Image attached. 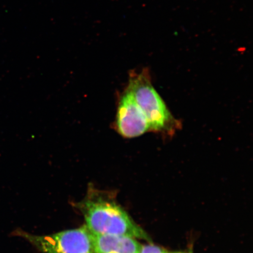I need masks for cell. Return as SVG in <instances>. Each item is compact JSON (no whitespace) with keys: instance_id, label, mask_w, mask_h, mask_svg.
Here are the masks:
<instances>
[{"instance_id":"1","label":"cell","mask_w":253,"mask_h":253,"mask_svg":"<svg viewBox=\"0 0 253 253\" xmlns=\"http://www.w3.org/2000/svg\"><path fill=\"white\" fill-rule=\"evenodd\" d=\"M75 206L93 235L126 236L151 241L147 234L117 203L112 192L101 191L90 184L86 197Z\"/></svg>"},{"instance_id":"2","label":"cell","mask_w":253,"mask_h":253,"mask_svg":"<svg viewBox=\"0 0 253 253\" xmlns=\"http://www.w3.org/2000/svg\"><path fill=\"white\" fill-rule=\"evenodd\" d=\"M126 87L146 117L150 131L173 136L181 128V122L174 118L153 86L147 68L140 72L131 71Z\"/></svg>"},{"instance_id":"3","label":"cell","mask_w":253,"mask_h":253,"mask_svg":"<svg viewBox=\"0 0 253 253\" xmlns=\"http://www.w3.org/2000/svg\"><path fill=\"white\" fill-rule=\"evenodd\" d=\"M20 235L44 253H94L93 234L86 225L47 236L18 231Z\"/></svg>"},{"instance_id":"4","label":"cell","mask_w":253,"mask_h":253,"mask_svg":"<svg viewBox=\"0 0 253 253\" xmlns=\"http://www.w3.org/2000/svg\"><path fill=\"white\" fill-rule=\"evenodd\" d=\"M115 128L126 138L137 137L150 131L146 117L127 87L120 98Z\"/></svg>"},{"instance_id":"5","label":"cell","mask_w":253,"mask_h":253,"mask_svg":"<svg viewBox=\"0 0 253 253\" xmlns=\"http://www.w3.org/2000/svg\"><path fill=\"white\" fill-rule=\"evenodd\" d=\"M94 253H139L141 246L132 237L93 235Z\"/></svg>"},{"instance_id":"6","label":"cell","mask_w":253,"mask_h":253,"mask_svg":"<svg viewBox=\"0 0 253 253\" xmlns=\"http://www.w3.org/2000/svg\"><path fill=\"white\" fill-rule=\"evenodd\" d=\"M139 253H169L164 250L153 245L141 246Z\"/></svg>"},{"instance_id":"7","label":"cell","mask_w":253,"mask_h":253,"mask_svg":"<svg viewBox=\"0 0 253 253\" xmlns=\"http://www.w3.org/2000/svg\"></svg>"}]
</instances>
